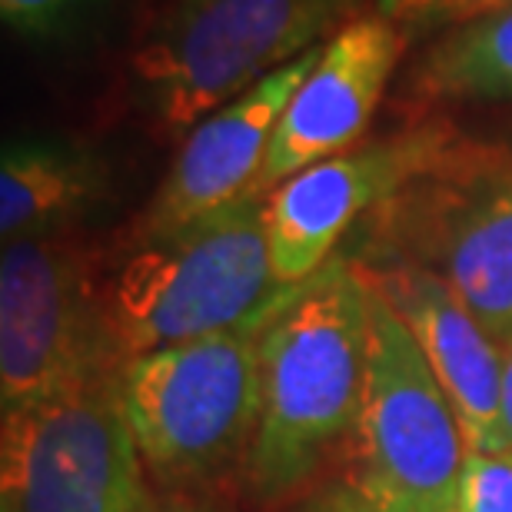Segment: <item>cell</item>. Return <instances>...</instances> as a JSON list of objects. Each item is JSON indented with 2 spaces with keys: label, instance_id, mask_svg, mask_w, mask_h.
Listing matches in <instances>:
<instances>
[{
  "label": "cell",
  "instance_id": "11",
  "mask_svg": "<svg viewBox=\"0 0 512 512\" xmlns=\"http://www.w3.org/2000/svg\"><path fill=\"white\" fill-rule=\"evenodd\" d=\"M320 54L323 44L290 60L276 74L263 77L227 107L203 117L180 140L177 157L163 173L157 193L143 207L133 230H173L250 197L263 170L266 150H270L273 130Z\"/></svg>",
  "mask_w": 512,
  "mask_h": 512
},
{
  "label": "cell",
  "instance_id": "8",
  "mask_svg": "<svg viewBox=\"0 0 512 512\" xmlns=\"http://www.w3.org/2000/svg\"><path fill=\"white\" fill-rule=\"evenodd\" d=\"M0 512H157L117 380L4 413Z\"/></svg>",
  "mask_w": 512,
  "mask_h": 512
},
{
  "label": "cell",
  "instance_id": "20",
  "mask_svg": "<svg viewBox=\"0 0 512 512\" xmlns=\"http://www.w3.org/2000/svg\"><path fill=\"white\" fill-rule=\"evenodd\" d=\"M373 4H376V14H386V17L399 20V17L406 14L409 0H373Z\"/></svg>",
  "mask_w": 512,
  "mask_h": 512
},
{
  "label": "cell",
  "instance_id": "22",
  "mask_svg": "<svg viewBox=\"0 0 512 512\" xmlns=\"http://www.w3.org/2000/svg\"><path fill=\"white\" fill-rule=\"evenodd\" d=\"M426 4H429V0H409V7H406V14H403V17H399V20H406L409 14H416V10H419V7H426Z\"/></svg>",
  "mask_w": 512,
  "mask_h": 512
},
{
  "label": "cell",
  "instance_id": "18",
  "mask_svg": "<svg viewBox=\"0 0 512 512\" xmlns=\"http://www.w3.org/2000/svg\"><path fill=\"white\" fill-rule=\"evenodd\" d=\"M503 4H512V0H439V4L429 7L426 14L416 20V24H409L403 30H406V34H413V27L416 30L449 27V24H459V20L476 17V14H486V10L503 7Z\"/></svg>",
  "mask_w": 512,
  "mask_h": 512
},
{
  "label": "cell",
  "instance_id": "23",
  "mask_svg": "<svg viewBox=\"0 0 512 512\" xmlns=\"http://www.w3.org/2000/svg\"><path fill=\"white\" fill-rule=\"evenodd\" d=\"M157 512H197V509H190V506H157Z\"/></svg>",
  "mask_w": 512,
  "mask_h": 512
},
{
  "label": "cell",
  "instance_id": "21",
  "mask_svg": "<svg viewBox=\"0 0 512 512\" xmlns=\"http://www.w3.org/2000/svg\"><path fill=\"white\" fill-rule=\"evenodd\" d=\"M433 4H439V0H429V4H426V7H419V10H416V14H409L406 20H399V24H403V27H409V24H416V20H419V17H423V14H426V10H429V7H433Z\"/></svg>",
  "mask_w": 512,
  "mask_h": 512
},
{
  "label": "cell",
  "instance_id": "12",
  "mask_svg": "<svg viewBox=\"0 0 512 512\" xmlns=\"http://www.w3.org/2000/svg\"><path fill=\"white\" fill-rule=\"evenodd\" d=\"M353 263L363 280L393 306L426 356L466 429L469 449L496 453L503 346L433 273L399 260L353 256Z\"/></svg>",
  "mask_w": 512,
  "mask_h": 512
},
{
  "label": "cell",
  "instance_id": "4",
  "mask_svg": "<svg viewBox=\"0 0 512 512\" xmlns=\"http://www.w3.org/2000/svg\"><path fill=\"white\" fill-rule=\"evenodd\" d=\"M356 256L433 273L499 346L512 343V133L453 127L366 217Z\"/></svg>",
  "mask_w": 512,
  "mask_h": 512
},
{
  "label": "cell",
  "instance_id": "15",
  "mask_svg": "<svg viewBox=\"0 0 512 512\" xmlns=\"http://www.w3.org/2000/svg\"><path fill=\"white\" fill-rule=\"evenodd\" d=\"M104 10L107 0H0L4 27L37 47H64L90 37Z\"/></svg>",
  "mask_w": 512,
  "mask_h": 512
},
{
  "label": "cell",
  "instance_id": "13",
  "mask_svg": "<svg viewBox=\"0 0 512 512\" xmlns=\"http://www.w3.org/2000/svg\"><path fill=\"white\" fill-rule=\"evenodd\" d=\"M110 197V167L87 143L64 137H10L0 160L4 243L74 233Z\"/></svg>",
  "mask_w": 512,
  "mask_h": 512
},
{
  "label": "cell",
  "instance_id": "7",
  "mask_svg": "<svg viewBox=\"0 0 512 512\" xmlns=\"http://www.w3.org/2000/svg\"><path fill=\"white\" fill-rule=\"evenodd\" d=\"M120 353L100 300V260L77 233L4 243L0 403L4 413L117 380Z\"/></svg>",
  "mask_w": 512,
  "mask_h": 512
},
{
  "label": "cell",
  "instance_id": "10",
  "mask_svg": "<svg viewBox=\"0 0 512 512\" xmlns=\"http://www.w3.org/2000/svg\"><path fill=\"white\" fill-rule=\"evenodd\" d=\"M409 34L386 14H363L323 44V54L286 104L273 130L253 197H266L313 163L353 150L406 54Z\"/></svg>",
  "mask_w": 512,
  "mask_h": 512
},
{
  "label": "cell",
  "instance_id": "2",
  "mask_svg": "<svg viewBox=\"0 0 512 512\" xmlns=\"http://www.w3.org/2000/svg\"><path fill=\"white\" fill-rule=\"evenodd\" d=\"M263 207L250 193L183 227L130 230L100 260V300L127 360L266 320L293 293L273 270Z\"/></svg>",
  "mask_w": 512,
  "mask_h": 512
},
{
  "label": "cell",
  "instance_id": "19",
  "mask_svg": "<svg viewBox=\"0 0 512 512\" xmlns=\"http://www.w3.org/2000/svg\"><path fill=\"white\" fill-rule=\"evenodd\" d=\"M496 453H512V343H503V380H499Z\"/></svg>",
  "mask_w": 512,
  "mask_h": 512
},
{
  "label": "cell",
  "instance_id": "5",
  "mask_svg": "<svg viewBox=\"0 0 512 512\" xmlns=\"http://www.w3.org/2000/svg\"><path fill=\"white\" fill-rule=\"evenodd\" d=\"M133 356L117 376L120 406L143 463L170 486L243 469L260 396V326Z\"/></svg>",
  "mask_w": 512,
  "mask_h": 512
},
{
  "label": "cell",
  "instance_id": "1",
  "mask_svg": "<svg viewBox=\"0 0 512 512\" xmlns=\"http://www.w3.org/2000/svg\"><path fill=\"white\" fill-rule=\"evenodd\" d=\"M370 360V290L336 253L260 326V396L243 486L263 506L310 493L360 416Z\"/></svg>",
  "mask_w": 512,
  "mask_h": 512
},
{
  "label": "cell",
  "instance_id": "14",
  "mask_svg": "<svg viewBox=\"0 0 512 512\" xmlns=\"http://www.w3.org/2000/svg\"><path fill=\"white\" fill-rule=\"evenodd\" d=\"M403 94L419 104L512 100V4L449 24L406 70Z\"/></svg>",
  "mask_w": 512,
  "mask_h": 512
},
{
  "label": "cell",
  "instance_id": "3",
  "mask_svg": "<svg viewBox=\"0 0 512 512\" xmlns=\"http://www.w3.org/2000/svg\"><path fill=\"white\" fill-rule=\"evenodd\" d=\"M363 0H163L133 30L127 77L133 104L153 133H187L276 74L336 24H350Z\"/></svg>",
  "mask_w": 512,
  "mask_h": 512
},
{
  "label": "cell",
  "instance_id": "16",
  "mask_svg": "<svg viewBox=\"0 0 512 512\" xmlns=\"http://www.w3.org/2000/svg\"><path fill=\"white\" fill-rule=\"evenodd\" d=\"M449 512H512V453L469 449L456 503Z\"/></svg>",
  "mask_w": 512,
  "mask_h": 512
},
{
  "label": "cell",
  "instance_id": "6",
  "mask_svg": "<svg viewBox=\"0 0 512 512\" xmlns=\"http://www.w3.org/2000/svg\"><path fill=\"white\" fill-rule=\"evenodd\" d=\"M366 290L370 360L343 479L376 512H449L469 459L466 429L396 310Z\"/></svg>",
  "mask_w": 512,
  "mask_h": 512
},
{
  "label": "cell",
  "instance_id": "17",
  "mask_svg": "<svg viewBox=\"0 0 512 512\" xmlns=\"http://www.w3.org/2000/svg\"><path fill=\"white\" fill-rule=\"evenodd\" d=\"M286 512H376V509L346 479H336V483L310 489L306 496L290 503Z\"/></svg>",
  "mask_w": 512,
  "mask_h": 512
},
{
  "label": "cell",
  "instance_id": "9",
  "mask_svg": "<svg viewBox=\"0 0 512 512\" xmlns=\"http://www.w3.org/2000/svg\"><path fill=\"white\" fill-rule=\"evenodd\" d=\"M449 117H426L393 137L326 157L266 193V240L280 283L310 280L336 256V247L386 203L453 133Z\"/></svg>",
  "mask_w": 512,
  "mask_h": 512
}]
</instances>
